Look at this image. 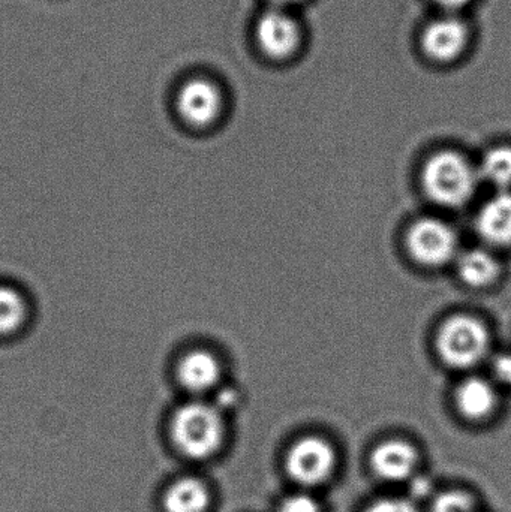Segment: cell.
Masks as SVG:
<instances>
[{
	"mask_svg": "<svg viewBox=\"0 0 511 512\" xmlns=\"http://www.w3.org/2000/svg\"><path fill=\"white\" fill-rule=\"evenodd\" d=\"M479 236L495 248L511 246V192H498L477 216Z\"/></svg>",
	"mask_w": 511,
	"mask_h": 512,
	"instance_id": "obj_10",
	"label": "cell"
},
{
	"mask_svg": "<svg viewBox=\"0 0 511 512\" xmlns=\"http://www.w3.org/2000/svg\"><path fill=\"white\" fill-rule=\"evenodd\" d=\"M365 512H419L411 502L404 499H383L375 502Z\"/></svg>",
	"mask_w": 511,
	"mask_h": 512,
	"instance_id": "obj_19",
	"label": "cell"
},
{
	"mask_svg": "<svg viewBox=\"0 0 511 512\" xmlns=\"http://www.w3.org/2000/svg\"><path fill=\"white\" fill-rule=\"evenodd\" d=\"M408 249L422 264L443 265L456 255L458 237L446 222L422 219L410 228Z\"/></svg>",
	"mask_w": 511,
	"mask_h": 512,
	"instance_id": "obj_5",
	"label": "cell"
},
{
	"mask_svg": "<svg viewBox=\"0 0 511 512\" xmlns=\"http://www.w3.org/2000/svg\"><path fill=\"white\" fill-rule=\"evenodd\" d=\"M336 453L326 439L306 436L297 441L287 454V472L297 484L317 487L333 477Z\"/></svg>",
	"mask_w": 511,
	"mask_h": 512,
	"instance_id": "obj_4",
	"label": "cell"
},
{
	"mask_svg": "<svg viewBox=\"0 0 511 512\" xmlns=\"http://www.w3.org/2000/svg\"><path fill=\"white\" fill-rule=\"evenodd\" d=\"M438 5L443 6V8L450 9V11H455V9L462 8V6L470 3L471 0H435Z\"/></svg>",
	"mask_w": 511,
	"mask_h": 512,
	"instance_id": "obj_21",
	"label": "cell"
},
{
	"mask_svg": "<svg viewBox=\"0 0 511 512\" xmlns=\"http://www.w3.org/2000/svg\"><path fill=\"white\" fill-rule=\"evenodd\" d=\"M221 92L204 78L186 81L177 93V111L189 125L204 128L212 125L221 113Z\"/></svg>",
	"mask_w": 511,
	"mask_h": 512,
	"instance_id": "obj_6",
	"label": "cell"
},
{
	"mask_svg": "<svg viewBox=\"0 0 511 512\" xmlns=\"http://www.w3.org/2000/svg\"><path fill=\"white\" fill-rule=\"evenodd\" d=\"M459 274L468 285L483 288L500 277L501 265L491 252L473 249L459 258Z\"/></svg>",
	"mask_w": 511,
	"mask_h": 512,
	"instance_id": "obj_14",
	"label": "cell"
},
{
	"mask_svg": "<svg viewBox=\"0 0 511 512\" xmlns=\"http://www.w3.org/2000/svg\"><path fill=\"white\" fill-rule=\"evenodd\" d=\"M441 358L456 369H470L482 363L491 348L488 328L473 316H453L437 337Z\"/></svg>",
	"mask_w": 511,
	"mask_h": 512,
	"instance_id": "obj_3",
	"label": "cell"
},
{
	"mask_svg": "<svg viewBox=\"0 0 511 512\" xmlns=\"http://www.w3.org/2000/svg\"><path fill=\"white\" fill-rule=\"evenodd\" d=\"M177 378L191 393H206L218 384L221 366L210 352L192 351L180 360Z\"/></svg>",
	"mask_w": 511,
	"mask_h": 512,
	"instance_id": "obj_11",
	"label": "cell"
},
{
	"mask_svg": "<svg viewBox=\"0 0 511 512\" xmlns=\"http://www.w3.org/2000/svg\"><path fill=\"white\" fill-rule=\"evenodd\" d=\"M174 444L191 459H207L221 448L225 427L221 412L206 403L182 406L171 423Z\"/></svg>",
	"mask_w": 511,
	"mask_h": 512,
	"instance_id": "obj_1",
	"label": "cell"
},
{
	"mask_svg": "<svg viewBox=\"0 0 511 512\" xmlns=\"http://www.w3.org/2000/svg\"><path fill=\"white\" fill-rule=\"evenodd\" d=\"M419 465V453L410 442L390 439L375 448L371 468L381 480L401 483L408 480Z\"/></svg>",
	"mask_w": 511,
	"mask_h": 512,
	"instance_id": "obj_8",
	"label": "cell"
},
{
	"mask_svg": "<svg viewBox=\"0 0 511 512\" xmlns=\"http://www.w3.org/2000/svg\"><path fill=\"white\" fill-rule=\"evenodd\" d=\"M467 41V26L456 17H443L432 21L423 32L422 38L426 54L440 62L458 57Z\"/></svg>",
	"mask_w": 511,
	"mask_h": 512,
	"instance_id": "obj_9",
	"label": "cell"
},
{
	"mask_svg": "<svg viewBox=\"0 0 511 512\" xmlns=\"http://www.w3.org/2000/svg\"><path fill=\"white\" fill-rule=\"evenodd\" d=\"M273 2L278 3V5H291V3L300 2V0H273Z\"/></svg>",
	"mask_w": 511,
	"mask_h": 512,
	"instance_id": "obj_22",
	"label": "cell"
},
{
	"mask_svg": "<svg viewBox=\"0 0 511 512\" xmlns=\"http://www.w3.org/2000/svg\"><path fill=\"white\" fill-rule=\"evenodd\" d=\"M456 405L468 420H485L497 408L498 393L494 385L486 379L470 378L459 385Z\"/></svg>",
	"mask_w": 511,
	"mask_h": 512,
	"instance_id": "obj_12",
	"label": "cell"
},
{
	"mask_svg": "<svg viewBox=\"0 0 511 512\" xmlns=\"http://www.w3.org/2000/svg\"><path fill=\"white\" fill-rule=\"evenodd\" d=\"M209 502V490L201 481L183 478L165 493L164 507L167 512H206Z\"/></svg>",
	"mask_w": 511,
	"mask_h": 512,
	"instance_id": "obj_13",
	"label": "cell"
},
{
	"mask_svg": "<svg viewBox=\"0 0 511 512\" xmlns=\"http://www.w3.org/2000/svg\"><path fill=\"white\" fill-rule=\"evenodd\" d=\"M495 378L501 382V384L511 387V354H501L495 358L494 366Z\"/></svg>",
	"mask_w": 511,
	"mask_h": 512,
	"instance_id": "obj_20",
	"label": "cell"
},
{
	"mask_svg": "<svg viewBox=\"0 0 511 512\" xmlns=\"http://www.w3.org/2000/svg\"><path fill=\"white\" fill-rule=\"evenodd\" d=\"M477 182V171L458 153H437L423 170V186L441 206H464L476 192Z\"/></svg>",
	"mask_w": 511,
	"mask_h": 512,
	"instance_id": "obj_2",
	"label": "cell"
},
{
	"mask_svg": "<svg viewBox=\"0 0 511 512\" xmlns=\"http://www.w3.org/2000/svg\"><path fill=\"white\" fill-rule=\"evenodd\" d=\"M278 512H321V507L312 496L299 493L284 499Z\"/></svg>",
	"mask_w": 511,
	"mask_h": 512,
	"instance_id": "obj_18",
	"label": "cell"
},
{
	"mask_svg": "<svg viewBox=\"0 0 511 512\" xmlns=\"http://www.w3.org/2000/svg\"><path fill=\"white\" fill-rule=\"evenodd\" d=\"M480 174L500 192L511 188V147L501 146L489 150L480 165Z\"/></svg>",
	"mask_w": 511,
	"mask_h": 512,
	"instance_id": "obj_15",
	"label": "cell"
},
{
	"mask_svg": "<svg viewBox=\"0 0 511 512\" xmlns=\"http://www.w3.org/2000/svg\"><path fill=\"white\" fill-rule=\"evenodd\" d=\"M27 318L23 295L11 286L0 285V334L15 333Z\"/></svg>",
	"mask_w": 511,
	"mask_h": 512,
	"instance_id": "obj_16",
	"label": "cell"
},
{
	"mask_svg": "<svg viewBox=\"0 0 511 512\" xmlns=\"http://www.w3.org/2000/svg\"><path fill=\"white\" fill-rule=\"evenodd\" d=\"M257 39L266 54L282 59L290 56L299 45V26L284 9H270L258 20Z\"/></svg>",
	"mask_w": 511,
	"mask_h": 512,
	"instance_id": "obj_7",
	"label": "cell"
},
{
	"mask_svg": "<svg viewBox=\"0 0 511 512\" xmlns=\"http://www.w3.org/2000/svg\"><path fill=\"white\" fill-rule=\"evenodd\" d=\"M432 512H476V501L461 490H450L435 499Z\"/></svg>",
	"mask_w": 511,
	"mask_h": 512,
	"instance_id": "obj_17",
	"label": "cell"
}]
</instances>
